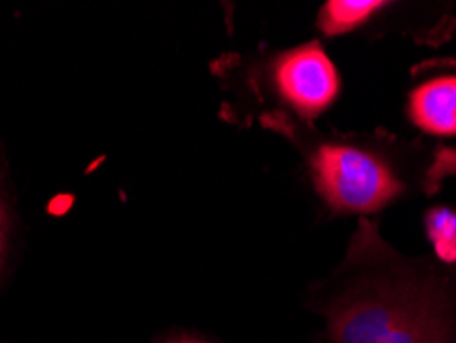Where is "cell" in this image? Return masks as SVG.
<instances>
[{
  "instance_id": "obj_1",
  "label": "cell",
  "mask_w": 456,
  "mask_h": 343,
  "mask_svg": "<svg viewBox=\"0 0 456 343\" xmlns=\"http://www.w3.org/2000/svg\"><path fill=\"white\" fill-rule=\"evenodd\" d=\"M317 308L325 343H456V288L436 275H355Z\"/></svg>"
},
{
  "instance_id": "obj_2",
  "label": "cell",
  "mask_w": 456,
  "mask_h": 343,
  "mask_svg": "<svg viewBox=\"0 0 456 343\" xmlns=\"http://www.w3.org/2000/svg\"><path fill=\"white\" fill-rule=\"evenodd\" d=\"M308 165L321 198L341 212H377L403 190L377 154L352 144H319L308 154Z\"/></svg>"
},
{
  "instance_id": "obj_3",
  "label": "cell",
  "mask_w": 456,
  "mask_h": 343,
  "mask_svg": "<svg viewBox=\"0 0 456 343\" xmlns=\"http://www.w3.org/2000/svg\"><path fill=\"white\" fill-rule=\"evenodd\" d=\"M272 77L280 97L303 118L323 113L339 93L338 70L319 44L280 53Z\"/></svg>"
},
{
  "instance_id": "obj_4",
  "label": "cell",
  "mask_w": 456,
  "mask_h": 343,
  "mask_svg": "<svg viewBox=\"0 0 456 343\" xmlns=\"http://www.w3.org/2000/svg\"><path fill=\"white\" fill-rule=\"evenodd\" d=\"M409 118L430 136H456V69L415 86L409 95Z\"/></svg>"
},
{
  "instance_id": "obj_5",
  "label": "cell",
  "mask_w": 456,
  "mask_h": 343,
  "mask_svg": "<svg viewBox=\"0 0 456 343\" xmlns=\"http://www.w3.org/2000/svg\"><path fill=\"white\" fill-rule=\"evenodd\" d=\"M385 3L377 0H330L319 12V29L325 36H341L366 23Z\"/></svg>"
},
{
  "instance_id": "obj_6",
  "label": "cell",
  "mask_w": 456,
  "mask_h": 343,
  "mask_svg": "<svg viewBox=\"0 0 456 343\" xmlns=\"http://www.w3.org/2000/svg\"><path fill=\"white\" fill-rule=\"evenodd\" d=\"M426 231L436 255L446 264L456 261V212L451 208H432L426 214Z\"/></svg>"
},
{
  "instance_id": "obj_7",
  "label": "cell",
  "mask_w": 456,
  "mask_h": 343,
  "mask_svg": "<svg viewBox=\"0 0 456 343\" xmlns=\"http://www.w3.org/2000/svg\"><path fill=\"white\" fill-rule=\"evenodd\" d=\"M11 231H12L11 208H9V201H6V198H4L3 185H0V274L4 272L6 259H9Z\"/></svg>"
},
{
  "instance_id": "obj_8",
  "label": "cell",
  "mask_w": 456,
  "mask_h": 343,
  "mask_svg": "<svg viewBox=\"0 0 456 343\" xmlns=\"http://www.w3.org/2000/svg\"><path fill=\"white\" fill-rule=\"evenodd\" d=\"M165 343H210V341L200 339V338H190V335H179V338H171V339H167Z\"/></svg>"
}]
</instances>
